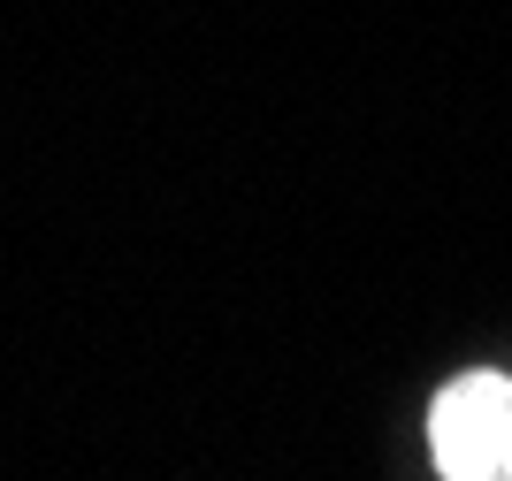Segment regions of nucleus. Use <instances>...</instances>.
<instances>
[{
  "instance_id": "nucleus-1",
  "label": "nucleus",
  "mask_w": 512,
  "mask_h": 481,
  "mask_svg": "<svg viewBox=\"0 0 512 481\" xmlns=\"http://www.w3.org/2000/svg\"><path fill=\"white\" fill-rule=\"evenodd\" d=\"M428 451L444 481H512V375H459L428 405Z\"/></svg>"
}]
</instances>
